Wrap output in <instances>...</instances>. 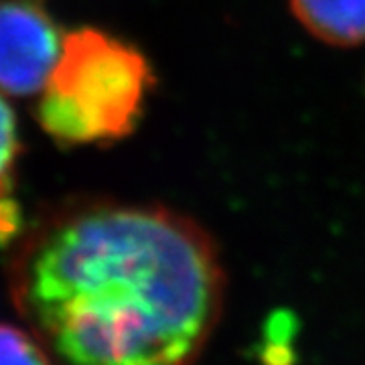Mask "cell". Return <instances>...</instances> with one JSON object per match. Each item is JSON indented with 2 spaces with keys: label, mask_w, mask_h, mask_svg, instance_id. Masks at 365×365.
<instances>
[{
  "label": "cell",
  "mask_w": 365,
  "mask_h": 365,
  "mask_svg": "<svg viewBox=\"0 0 365 365\" xmlns=\"http://www.w3.org/2000/svg\"><path fill=\"white\" fill-rule=\"evenodd\" d=\"M9 292L53 365H195L222 321L227 274L193 217L90 199L23 234Z\"/></svg>",
  "instance_id": "6da1fadb"
},
{
  "label": "cell",
  "mask_w": 365,
  "mask_h": 365,
  "mask_svg": "<svg viewBox=\"0 0 365 365\" xmlns=\"http://www.w3.org/2000/svg\"><path fill=\"white\" fill-rule=\"evenodd\" d=\"M63 37L31 0H0V91L41 93L61 55Z\"/></svg>",
  "instance_id": "3957f363"
},
{
  "label": "cell",
  "mask_w": 365,
  "mask_h": 365,
  "mask_svg": "<svg viewBox=\"0 0 365 365\" xmlns=\"http://www.w3.org/2000/svg\"><path fill=\"white\" fill-rule=\"evenodd\" d=\"M19 157L16 118L11 106L0 96V246L21 232V213L13 199V170Z\"/></svg>",
  "instance_id": "5b68a950"
},
{
  "label": "cell",
  "mask_w": 365,
  "mask_h": 365,
  "mask_svg": "<svg viewBox=\"0 0 365 365\" xmlns=\"http://www.w3.org/2000/svg\"><path fill=\"white\" fill-rule=\"evenodd\" d=\"M153 88V67L136 47L100 29H78L63 37L37 118L63 146L114 143L136 128Z\"/></svg>",
  "instance_id": "7a4b0ae2"
},
{
  "label": "cell",
  "mask_w": 365,
  "mask_h": 365,
  "mask_svg": "<svg viewBox=\"0 0 365 365\" xmlns=\"http://www.w3.org/2000/svg\"><path fill=\"white\" fill-rule=\"evenodd\" d=\"M0 365H53V361L29 331L0 325Z\"/></svg>",
  "instance_id": "8992f818"
},
{
  "label": "cell",
  "mask_w": 365,
  "mask_h": 365,
  "mask_svg": "<svg viewBox=\"0 0 365 365\" xmlns=\"http://www.w3.org/2000/svg\"><path fill=\"white\" fill-rule=\"evenodd\" d=\"M288 6L313 39L341 49L365 43V0H288Z\"/></svg>",
  "instance_id": "277c9868"
}]
</instances>
